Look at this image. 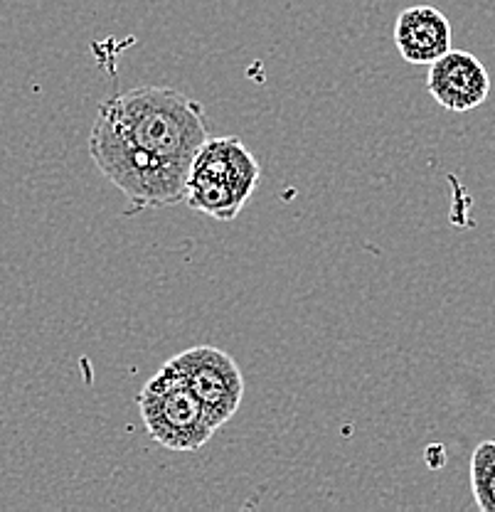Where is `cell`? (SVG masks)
<instances>
[{
  "label": "cell",
  "mask_w": 495,
  "mask_h": 512,
  "mask_svg": "<svg viewBox=\"0 0 495 512\" xmlns=\"http://www.w3.org/2000/svg\"><path fill=\"white\" fill-rule=\"evenodd\" d=\"M138 412L151 439L168 451H200L215 436L200 402L170 360L138 392Z\"/></svg>",
  "instance_id": "obj_4"
},
{
  "label": "cell",
  "mask_w": 495,
  "mask_h": 512,
  "mask_svg": "<svg viewBox=\"0 0 495 512\" xmlns=\"http://www.w3.org/2000/svg\"><path fill=\"white\" fill-rule=\"evenodd\" d=\"M471 490L478 510L495 512V441H483L473 451Z\"/></svg>",
  "instance_id": "obj_8"
},
{
  "label": "cell",
  "mask_w": 495,
  "mask_h": 512,
  "mask_svg": "<svg viewBox=\"0 0 495 512\" xmlns=\"http://www.w3.org/2000/svg\"><path fill=\"white\" fill-rule=\"evenodd\" d=\"M427 89L431 99L446 111H471L481 106L491 94L488 69L476 55L463 50H449L429 64Z\"/></svg>",
  "instance_id": "obj_6"
},
{
  "label": "cell",
  "mask_w": 495,
  "mask_h": 512,
  "mask_svg": "<svg viewBox=\"0 0 495 512\" xmlns=\"http://www.w3.org/2000/svg\"><path fill=\"white\" fill-rule=\"evenodd\" d=\"M99 114L151 156L168 163L190 165L210 138L202 104L170 87L129 89L106 99Z\"/></svg>",
  "instance_id": "obj_1"
},
{
  "label": "cell",
  "mask_w": 495,
  "mask_h": 512,
  "mask_svg": "<svg viewBox=\"0 0 495 512\" xmlns=\"http://www.w3.org/2000/svg\"><path fill=\"white\" fill-rule=\"evenodd\" d=\"M262 168L237 136L207 138L195 153L185 183V202L195 212L232 222L257 190Z\"/></svg>",
  "instance_id": "obj_3"
},
{
  "label": "cell",
  "mask_w": 495,
  "mask_h": 512,
  "mask_svg": "<svg viewBox=\"0 0 495 512\" xmlns=\"http://www.w3.org/2000/svg\"><path fill=\"white\" fill-rule=\"evenodd\" d=\"M173 367L200 402L212 429H220L237 414L244 399V375L230 352L198 345L175 355Z\"/></svg>",
  "instance_id": "obj_5"
},
{
  "label": "cell",
  "mask_w": 495,
  "mask_h": 512,
  "mask_svg": "<svg viewBox=\"0 0 495 512\" xmlns=\"http://www.w3.org/2000/svg\"><path fill=\"white\" fill-rule=\"evenodd\" d=\"M94 165L131 202V212L161 210L185 200L190 165L168 163L131 141L104 114H97L89 133Z\"/></svg>",
  "instance_id": "obj_2"
},
{
  "label": "cell",
  "mask_w": 495,
  "mask_h": 512,
  "mask_svg": "<svg viewBox=\"0 0 495 512\" xmlns=\"http://www.w3.org/2000/svg\"><path fill=\"white\" fill-rule=\"evenodd\" d=\"M395 45L404 62L431 64L451 50V23L431 5H412L397 15Z\"/></svg>",
  "instance_id": "obj_7"
}]
</instances>
